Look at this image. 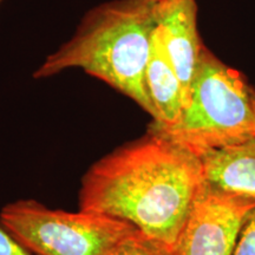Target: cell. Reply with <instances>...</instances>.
Returning a JSON list of instances; mask_svg holds the SVG:
<instances>
[{
    "label": "cell",
    "mask_w": 255,
    "mask_h": 255,
    "mask_svg": "<svg viewBox=\"0 0 255 255\" xmlns=\"http://www.w3.org/2000/svg\"><path fill=\"white\" fill-rule=\"evenodd\" d=\"M203 183L199 156L146 131L91 165L79 208L130 223L171 252Z\"/></svg>",
    "instance_id": "cell-1"
},
{
    "label": "cell",
    "mask_w": 255,
    "mask_h": 255,
    "mask_svg": "<svg viewBox=\"0 0 255 255\" xmlns=\"http://www.w3.org/2000/svg\"><path fill=\"white\" fill-rule=\"evenodd\" d=\"M157 0H111L89 9L75 34L33 73L47 78L81 69L131 98L155 119L145 69L157 26Z\"/></svg>",
    "instance_id": "cell-2"
},
{
    "label": "cell",
    "mask_w": 255,
    "mask_h": 255,
    "mask_svg": "<svg viewBox=\"0 0 255 255\" xmlns=\"http://www.w3.org/2000/svg\"><path fill=\"white\" fill-rule=\"evenodd\" d=\"M148 131L197 156L247 141L255 137L253 88L205 46L182 114L169 126L151 122Z\"/></svg>",
    "instance_id": "cell-3"
},
{
    "label": "cell",
    "mask_w": 255,
    "mask_h": 255,
    "mask_svg": "<svg viewBox=\"0 0 255 255\" xmlns=\"http://www.w3.org/2000/svg\"><path fill=\"white\" fill-rule=\"evenodd\" d=\"M0 225L36 255H107L137 231L122 220L83 210L50 209L34 200L5 206Z\"/></svg>",
    "instance_id": "cell-4"
},
{
    "label": "cell",
    "mask_w": 255,
    "mask_h": 255,
    "mask_svg": "<svg viewBox=\"0 0 255 255\" xmlns=\"http://www.w3.org/2000/svg\"><path fill=\"white\" fill-rule=\"evenodd\" d=\"M255 200L234 195L205 181L170 255H233Z\"/></svg>",
    "instance_id": "cell-5"
},
{
    "label": "cell",
    "mask_w": 255,
    "mask_h": 255,
    "mask_svg": "<svg viewBox=\"0 0 255 255\" xmlns=\"http://www.w3.org/2000/svg\"><path fill=\"white\" fill-rule=\"evenodd\" d=\"M156 14L159 37L182 84L187 104L191 81L205 49L197 28L196 0H157Z\"/></svg>",
    "instance_id": "cell-6"
},
{
    "label": "cell",
    "mask_w": 255,
    "mask_h": 255,
    "mask_svg": "<svg viewBox=\"0 0 255 255\" xmlns=\"http://www.w3.org/2000/svg\"><path fill=\"white\" fill-rule=\"evenodd\" d=\"M210 186L255 200V137L199 156Z\"/></svg>",
    "instance_id": "cell-7"
},
{
    "label": "cell",
    "mask_w": 255,
    "mask_h": 255,
    "mask_svg": "<svg viewBox=\"0 0 255 255\" xmlns=\"http://www.w3.org/2000/svg\"><path fill=\"white\" fill-rule=\"evenodd\" d=\"M145 87L155 110L152 122L169 126L177 121L186 107V96L180 78L165 52L157 26L152 36L150 57L145 69Z\"/></svg>",
    "instance_id": "cell-8"
},
{
    "label": "cell",
    "mask_w": 255,
    "mask_h": 255,
    "mask_svg": "<svg viewBox=\"0 0 255 255\" xmlns=\"http://www.w3.org/2000/svg\"><path fill=\"white\" fill-rule=\"evenodd\" d=\"M107 255H170V251L137 229L121 240Z\"/></svg>",
    "instance_id": "cell-9"
},
{
    "label": "cell",
    "mask_w": 255,
    "mask_h": 255,
    "mask_svg": "<svg viewBox=\"0 0 255 255\" xmlns=\"http://www.w3.org/2000/svg\"><path fill=\"white\" fill-rule=\"evenodd\" d=\"M233 255H255V208L242 225Z\"/></svg>",
    "instance_id": "cell-10"
},
{
    "label": "cell",
    "mask_w": 255,
    "mask_h": 255,
    "mask_svg": "<svg viewBox=\"0 0 255 255\" xmlns=\"http://www.w3.org/2000/svg\"><path fill=\"white\" fill-rule=\"evenodd\" d=\"M0 255H32V253L0 225Z\"/></svg>",
    "instance_id": "cell-11"
},
{
    "label": "cell",
    "mask_w": 255,
    "mask_h": 255,
    "mask_svg": "<svg viewBox=\"0 0 255 255\" xmlns=\"http://www.w3.org/2000/svg\"><path fill=\"white\" fill-rule=\"evenodd\" d=\"M253 103H254V108H255V89L253 88Z\"/></svg>",
    "instance_id": "cell-12"
},
{
    "label": "cell",
    "mask_w": 255,
    "mask_h": 255,
    "mask_svg": "<svg viewBox=\"0 0 255 255\" xmlns=\"http://www.w3.org/2000/svg\"><path fill=\"white\" fill-rule=\"evenodd\" d=\"M0 1H1V0H0Z\"/></svg>",
    "instance_id": "cell-13"
}]
</instances>
